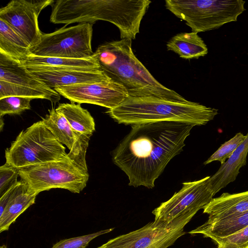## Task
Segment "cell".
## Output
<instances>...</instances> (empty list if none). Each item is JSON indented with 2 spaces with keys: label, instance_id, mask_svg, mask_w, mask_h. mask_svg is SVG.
<instances>
[{
  "label": "cell",
  "instance_id": "29",
  "mask_svg": "<svg viewBox=\"0 0 248 248\" xmlns=\"http://www.w3.org/2000/svg\"><path fill=\"white\" fill-rule=\"evenodd\" d=\"M0 248H7L5 245L1 246Z\"/></svg>",
  "mask_w": 248,
  "mask_h": 248
},
{
  "label": "cell",
  "instance_id": "23",
  "mask_svg": "<svg viewBox=\"0 0 248 248\" xmlns=\"http://www.w3.org/2000/svg\"><path fill=\"white\" fill-rule=\"evenodd\" d=\"M10 96L45 99L54 103L61 99L60 94L56 91L47 92L0 80V98Z\"/></svg>",
  "mask_w": 248,
  "mask_h": 248
},
{
  "label": "cell",
  "instance_id": "9",
  "mask_svg": "<svg viewBox=\"0 0 248 248\" xmlns=\"http://www.w3.org/2000/svg\"><path fill=\"white\" fill-rule=\"evenodd\" d=\"M210 176L183 183L182 188L168 201L155 208V220L169 224L186 215H195L208 204L215 195L209 184Z\"/></svg>",
  "mask_w": 248,
  "mask_h": 248
},
{
  "label": "cell",
  "instance_id": "4",
  "mask_svg": "<svg viewBox=\"0 0 248 248\" xmlns=\"http://www.w3.org/2000/svg\"><path fill=\"white\" fill-rule=\"evenodd\" d=\"M6 163L19 170L48 162L70 159L65 147L42 120L22 131L5 150Z\"/></svg>",
  "mask_w": 248,
  "mask_h": 248
},
{
  "label": "cell",
  "instance_id": "5",
  "mask_svg": "<svg viewBox=\"0 0 248 248\" xmlns=\"http://www.w3.org/2000/svg\"><path fill=\"white\" fill-rule=\"evenodd\" d=\"M245 3L242 0H165L166 8L197 33L236 21L246 10Z\"/></svg>",
  "mask_w": 248,
  "mask_h": 248
},
{
  "label": "cell",
  "instance_id": "22",
  "mask_svg": "<svg viewBox=\"0 0 248 248\" xmlns=\"http://www.w3.org/2000/svg\"><path fill=\"white\" fill-rule=\"evenodd\" d=\"M66 118L74 131L91 137L95 131V123L90 113L79 104L62 103L56 108Z\"/></svg>",
  "mask_w": 248,
  "mask_h": 248
},
{
  "label": "cell",
  "instance_id": "28",
  "mask_svg": "<svg viewBox=\"0 0 248 248\" xmlns=\"http://www.w3.org/2000/svg\"><path fill=\"white\" fill-rule=\"evenodd\" d=\"M19 170L5 163L0 167V197L18 181Z\"/></svg>",
  "mask_w": 248,
  "mask_h": 248
},
{
  "label": "cell",
  "instance_id": "25",
  "mask_svg": "<svg viewBox=\"0 0 248 248\" xmlns=\"http://www.w3.org/2000/svg\"><path fill=\"white\" fill-rule=\"evenodd\" d=\"M33 99L28 97L10 96L0 98V116L6 114H20L31 108V101Z\"/></svg>",
  "mask_w": 248,
  "mask_h": 248
},
{
  "label": "cell",
  "instance_id": "18",
  "mask_svg": "<svg viewBox=\"0 0 248 248\" xmlns=\"http://www.w3.org/2000/svg\"><path fill=\"white\" fill-rule=\"evenodd\" d=\"M244 141L236 148L217 171L210 176L209 184L215 195L221 189L235 180L240 169L246 164L248 154V132Z\"/></svg>",
  "mask_w": 248,
  "mask_h": 248
},
{
  "label": "cell",
  "instance_id": "7",
  "mask_svg": "<svg viewBox=\"0 0 248 248\" xmlns=\"http://www.w3.org/2000/svg\"><path fill=\"white\" fill-rule=\"evenodd\" d=\"M43 33L40 42L30 49L31 55L72 59H88L93 55L91 46L93 24L80 23Z\"/></svg>",
  "mask_w": 248,
  "mask_h": 248
},
{
  "label": "cell",
  "instance_id": "24",
  "mask_svg": "<svg viewBox=\"0 0 248 248\" xmlns=\"http://www.w3.org/2000/svg\"><path fill=\"white\" fill-rule=\"evenodd\" d=\"M246 136L241 132L237 133L234 137L222 144L204 163L207 165L215 161L219 162L221 165L231 157L233 152L245 139Z\"/></svg>",
  "mask_w": 248,
  "mask_h": 248
},
{
  "label": "cell",
  "instance_id": "3",
  "mask_svg": "<svg viewBox=\"0 0 248 248\" xmlns=\"http://www.w3.org/2000/svg\"><path fill=\"white\" fill-rule=\"evenodd\" d=\"M119 124L126 125L164 121L203 125L213 120L218 110L198 103L178 102L154 97L128 96L107 112Z\"/></svg>",
  "mask_w": 248,
  "mask_h": 248
},
{
  "label": "cell",
  "instance_id": "15",
  "mask_svg": "<svg viewBox=\"0 0 248 248\" xmlns=\"http://www.w3.org/2000/svg\"><path fill=\"white\" fill-rule=\"evenodd\" d=\"M21 63L30 71L70 69L102 70L97 60L93 56L88 59H72L30 55Z\"/></svg>",
  "mask_w": 248,
  "mask_h": 248
},
{
  "label": "cell",
  "instance_id": "21",
  "mask_svg": "<svg viewBox=\"0 0 248 248\" xmlns=\"http://www.w3.org/2000/svg\"><path fill=\"white\" fill-rule=\"evenodd\" d=\"M30 49L22 36L0 19V52L21 62L31 55Z\"/></svg>",
  "mask_w": 248,
  "mask_h": 248
},
{
  "label": "cell",
  "instance_id": "13",
  "mask_svg": "<svg viewBox=\"0 0 248 248\" xmlns=\"http://www.w3.org/2000/svg\"><path fill=\"white\" fill-rule=\"evenodd\" d=\"M47 87H56L100 82L110 80L102 70L63 69L30 71Z\"/></svg>",
  "mask_w": 248,
  "mask_h": 248
},
{
  "label": "cell",
  "instance_id": "10",
  "mask_svg": "<svg viewBox=\"0 0 248 248\" xmlns=\"http://www.w3.org/2000/svg\"><path fill=\"white\" fill-rule=\"evenodd\" d=\"M53 0H13L0 9V19L7 22L29 44H39L42 33L38 24L41 12Z\"/></svg>",
  "mask_w": 248,
  "mask_h": 248
},
{
  "label": "cell",
  "instance_id": "20",
  "mask_svg": "<svg viewBox=\"0 0 248 248\" xmlns=\"http://www.w3.org/2000/svg\"><path fill=\"white\" fill-rule=\"evenodd\" d=\"M167 48L185 59H198L208 53L204 41L198 33L194 32L176 34L168 41Z\"/></svg>",
  "mask_w": 248,
  "mask_h": 248
},
{
  "label": "cell",
  "instance_id": "8",
  "mask_svg": "<svg viewBox=\"0 0 248 248\" xmlns=\"http://www.w3.org/2000/svg\"><path fill=\"white\" fill-rule=\"evenodd\" d=\"M193 216H180L169 224L154 220L110 239L97 248H168L186 233L184 227Z\"/></svg>",
  "mask_w": 248,
  "mask_h": 248
},
{
  "label": "cell",
  "instance_id": "12",
  "mask_svg": "<svg viewBox=\"0 0 248 248\" xmlns=\"http://www.w3.org/2000/svg\"><path fill=\"white\" fill-rule=\"evenodd\" d=\"M42 121L56 139L68 148L69 158L87 170L85 156L90 137L76 133L64 116L53 108Z\"/></svg>",
  "mask_w": 248,
  "mask_h": 248
},
{
  "label": "cell",
  "instance_id": "27",
  "mask_svg": "<svg viewBox=\"0 0 248 248\" xmlns=\"http://www.w3.org/2000/svg\"><path fill=\"white\" fill-rule=\"evenodd\" d=\"M213 240L218 248H248V226L229 236Z\"/></svg>",
  "mask_w": 248,
  "mask_h": 248
},
{
  "label": "cell",
  "instance_id": "17",
  "mask_svg": "<svg viewBox=\"0 0 248 248\" xmlns=\"http://www.w3.org/2000/svg\"><path fill=\"white\" fill-rule=\"evenodd\" d=\"M37 195L24 181H18L5 208L0 215V232L8 230L16 218L35 203Z\"/></svg>",
  "mask_w": 248,
  "mask_h": 248
},
{
  "label": "cell",
  "instance_id": "6",
  "mask_svg": "<svg viewBox=\"0 0 248 248\" xmlns=\"http://www.w3.org/2000/svg\"><path fill=\"white\" fill-rule=\"evenodd\" d=\"M19 176L37 195L52 188L80 193L86 186L89 174L71 159L48 162L19 170Z\"/></svg>",
  "mask_w": 248,
  "mask_h": 248
},
{
  "label": "cell",
  "instance_id": "1",
  "mask_svg": "<svg viewBox=\"0 0 248 248\" xmlns=\"http://www.w3.org/2000/svg\"><path fill=\"white\" fill-rule=\"evenodd\" d=\"M194 126L173 121L132 125L114 151L113 161L127 176L129 186L152 188L170 161L183 150Z\"/></svg>",
  "mask_w": 248,
  "mask_h": 248
},
{
  "label": "cell",
  "instance_id": "16",
  "mask_svg": "<svg viewBox=\"0 0 248 248\" xmlns=\"http://www.w3.org/2000/svg\"><path fill=\"white\" fill-rule=\"evenodd\" d=\"M0 80L47 92L55 90L47 87L20 62L0 52Z\"/></svg>",
  "mask_w": 248,
  "mask_h": 248
},
{
  "label": "cell",
  "instance_id": "26",
  "mask_svg": "<svg viewBox=\"0 0 248 248\" xmlns=\"http://www.w3.org/2000/svg\"><path fill=\"white\" fill-rule=\"evenodd\" d=\"M114 228L102 230L91 234L65 239L58 242L51 248H86L96 237L112 231Z\"/></svg>",
  "mask_w": 248,
  "mask_h": 248
},
{
  "label": "cell",
  "instance_id": "14",
  "mask_svg": "<svg viewBox=\"0 0 248 248\" xmlns=\"http://www.w3.org/2000/svg\"><path fill=\"white\" fill-rule=\"evenodd\" d=\"M209 222L228 219L248 211V190L238 193H223L213 198L203 208Z\"/></svg>",
  "mask_w": 248,
  "mask_h": 248
},
{
  "label": "cell",
  "instance_id": "2",
  "mask_svg": "<svg viewBox=\"0 0 248 248\" xmlns=\"http://www.w3.org/2000/svg\"><path fill=\"white\" fill-rule=\"evenodd\" d=\"M93 57L109 78L126 89L129 97L188 101L155 79L134 55L131 40L104 43L98 47Z\"/></svg>",
  "mask_w": 248,
  "mask_h": 248
},
{
  "label": "cell",
  "instance_id": "11",
  "mask_svg": "<svg viewBox=\"0 0 248 248\" xmlns=\"http://www.w3.org/2000/svg\"><path fill=\"white\" fill-rule=\"evenodd\" d=\"M72 103H88L114 108L128 96L126 89L110 79L100 82L58 86L54 88Z\"/></svg>",
  "mask_w": 248,
  "mask_h": 248
},
{
  "label": "cell",
  "instance_id": "19",
  "mask_svg": "<svg viewBox=\"0 0 248 248\" xmlns=\"http://www.w3.org/2000/svg\"><path fill=\"white\" fill-rule=\"evenodd\" d=\"M248 226V211L233 217L216 222L206 221L188 233L202 234L212 240L234 234Z\"/></svg>",
  "mask_w": 248,
  "mask_h": 248
}]
</instances>
